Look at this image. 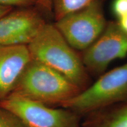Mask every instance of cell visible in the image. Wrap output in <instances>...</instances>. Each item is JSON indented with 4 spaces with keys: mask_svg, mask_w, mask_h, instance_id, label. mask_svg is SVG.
Here are the masks:
<instances>
[{
    "mask_svg": "<svg viewBox=\"0 0 127 127\" xmlns=\"http://www.w3.org/2000/svg\"><path fill=\"white\" fill-rule=\"evenodd\" d=\"M36 2V0H0L1 5L8 6L12 7L13 6L26 7Z\"/></svg>",
    "mask_w": 127,
    "mask_h": 127,
    "instance_id": "obj_13",
    "label": "cell"
},
{
    "mask_svg": "<svg viewBox=\"0 0 127 127\" xmlns=\"http://www.w3.org/2000/svg\"><path fill=\"white\" fill-rule=\"evenodd\" d=\"M81 91L58 71L32 60L11 94L47 105L61 106Z\"/></svg>",
    "mask_w": 127,
    "mask_h": 127,
    "instance_id": "obj_2",
    "label": "cell"
},
{
    "mask_svg": "<svg viewBox=\"0 0 127 127\" xmlns=\"http://www.w3.org/2000/svg\"><path fill=\"white\" fill-rule=\"evenodd\" d=\"M27 47L32 60L58 71L81 91L91 84L90 74L81 57L68 43L55 25L45 23Z\"/></svg>",
    "mask_w": 127,
    "mask_h": 127,
    "instance_id": "obj_1",
    "label": "cell"
},
{
    "mask_svg": "<svg viewBox=\"0 0 127 127\" xmlns=\"http://www.w3.org/2000/svg\"><path fill=\"white\" fill-rule=\"evenodd\" d=\"M113 14L118 19L127 14V0H114L112 4Z\"/></svg>",
    "mask_w": 127,
    "mask_h": 127,
    "instance_id": "obj_12",
    "label": "cell"
},
{
    "mask_svg": "<svg viewBox=\"0 0 127 127\" xmlns=\"http://www.w3.org/2000/svg\"><path fill=\"white\" fill-rule=\"evenodd\" d=\"M99 0L56 21L55 26L74 50L84 51L102 34L107 26Z\"/></svg>",
    "mask_w": 127,
    "mask_h": 127,
    "instance_id": "obj_4",
    "label": "cell"
},
{
    "mask_svg": "<svg viewBox=\"0 0 127 127\" xmlns=\"http://www.w3.org/2000/svg\"><path fill=\"white\" fill-rule=\"evenodd\" d=\"M118 24L124 31L127 32V14L118 19Z\"/></svg>",
    "mask_w": 127,
    "mask_h": 127,
    "instance_id": "obj_15",
    "label": "cell"
},
{
    "mask_svg": "<svg viewBox=\"0 0 127 127\" xmlns=\"http://www.w3.org/2000/svg\"><path fill=\"white\" fill-rule=\"evenodd\" d=\"M127 101V63L104 73L61 107L81 117Z\"/></svg>",
    "mask_w": 127,
    "mask_h": 127,
    "instance_id": "obj_3",
    "label": "cell"
},
{
    "mask_svg": "<svg viewBox=\"0 0 127 127\" xmlns=\"http://www.w3.org/2000/svg\"><path fill=\"white\" fill-rule=\"evenodd\" d=\"M127 55V32L118 22L108 23L102 34L81 55L89 74L101 75L115 60Z\"/></svg>",
    "mask_w": 127,
    "mask_h": 127,
    "instance_id": "obj_6",
    "label": "cell"
},
{
    "mask_svg": "<svg viewBox=\"0 0 127 127\" xmlns=\"http://www.w3.org/2000/svg\"><path fill=\"white\" fill-rule=\"evenodd\" d=\"M0 127H27L17 115L0 106Z\"/></svg>",
    "mask_w": 127,
    "mask_h": 127,
    "instance_id": "obj_11",
    "label": "cell"
},
{
    "mask_svg": "<svg viewBox=\"0 0 127 127\" xmlns=\"http://www.w3.org/2000/svg\"><path fill=\"white\" fill-rule=\"evenodd\" d=\"M12 7L0 5V18L12 10Z\"/></svg>",
    "mask_w": 127,
    "mask_h": 127,
    "instance_id": "obj_16",
    "label": "cell"
},
{
    "mask_svg": "<svg viewBox=\"0 0 127 127\" xmlns=\"http://www.w3.org/2000/svg\"><path fill=\"white\" fill-rule=\"evenodd\" d=\"M36 2L47 11H51L52 9L53 0H36Z\"/></svg>",
    "mask_w": 127,
    "mask_h": 127,
    "instance_id": "obj_14",
    "label": "cell"
},
{
    "mask_svg": "<svg viewBox=\"0 0 127 127\" xmlns=\"http://www.w3.org/2000/svg\"><path fill=\"white\" fill-rule=\"evenodd\" d=\"M95 0H53L52 9L55 20L85 8Z\"/></svg>",
    "mask_w": 127,
    "mask_h": 127,
    "instance_id": "obj_10",
    "label": "cell"
},
{
    "mask_svg": "<svg viewBox=\"0 0 127 127\" xmlns=\"http://www.w3.org/2000/svg\"><path fill=\"white\" fill-rule=\"evenodd\" d=\"M46 23L35 11H11L0 18V46L28 45Z\"/></svg>",
    "mask_w": 127,
    "mask_h": 127,
    "instance_id": "obj_7",
    "label": "cell"
},
{
    "mask_svg": "<svg viewBox=\"0 0 127 127\" xmlns=\"http://www.w3.org/2000/svg\"><path fill=\"white\" fill-rule=\"evenodd\" d=\"M0 106L18 116L27 127H79L81 118L70 109L53 108L14 94L1 101Z\"/></svg>",
    "mask_w": 127,
    "mask_h": 127,
    "instance_id": "obj_5",
    "label": "cell"
},
{
    "mask_svg": "<svg viewBox=\"0 0 127 127\" xmlns=\"http://www.w3.org/2000/svg\"><path fill=\"white\" fill-rule=\"evenodd\" d=\"M84 127H127V101L86 115Z\"/></svg>",
    "mask_w": 127,
    "mask_h": 127,
    "instance_id": "obj_9",
    "label": "cell"
},
{
    "mask_svg": "<svg viewBox=\"0 0 127 127\" xmlns=\"http://www.w3.org/2000/svg\"><path fill=\"white\" fill-rule=\"evenodd\" d=\"M31 60L27 45L0 46V102L11 94Z\"/></svg>",
    "mask_w": 127,
    "mask_h": 127,
    "instance_id": "obj_8",
    "label": "cell"
}]
</instances>
